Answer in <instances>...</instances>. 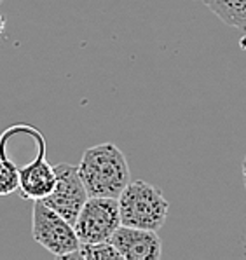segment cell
<instances>
[{
    "mask_svg": "<svg viewBox=\"0 0 246 260\" xmlns=\"http://www.w3.org/2000/svg\"><path fill=\"white\" fill-rule=\"evenodd\" d=\"M84 187L94 198H119L131 182L126 155L114 143H100L84 150L77 166Z\"/></svg>",
    "mask_w": 246,
    "mask_h": 260,
    "instance_id": "6da1fadb",
    "label": "cell"
},
{
    "mask_svg": "<svg viewBox=\"0 0 246 260\" xmlns=\"http://www.w3.org/2000/svg\"><path fill=\"white\" fill-rule=\"evenodd\" d=\"M121 223L138 229L159 231L169 211L168 199L144 180H131L117 198Z\"/></svg>",
    "mask_w": 246,
    "mask_h": 260,
    "instance_id": "7a4b0ae2",
    "label": "cell"
},
{
    "mask_svg": "<svg viewBox=\"0 0 246 260\" xmlns=\"http://www.w3.org/2000/svg\"><path fill=\"white\" fill-rule=\"evenodd\" d=\"M31 236L33 241L46 248L54 257L65 260L66 255L75 251L81 245L74 225L51 210L41 199L33 201L31 210Z\"/></svg>",
    "mask_w": 246,
    "mask_h": 260,
    "instance_id": "3957f363",
    "label": "cell"
},
{
    "mask_svg": "<svg viewBox=\"0 0 246 260\" xmlns=\"http://www.w3.org/2000/svg\"><path fill=\"white\" fill-rule=\"evenodd\" d=\"M121 225L119 203L116 198L89 196L74 222V231L81 243L110 241Z\"/></svg>",
    "mask_w": 246,
    "mask_h": 260,
    "instance_id": "277c9868",
    "label": "cell"
},
{
    "mask_svg": "<svg viewBox=\"0 0 246 260\" xmlns=\"http://www.w3.org/2000/svg\"><path fill=\"white\" fill-rule=\"evenodd\" d=\"M54 175H56V182H54L53 192L41 201H44L51 210H54L74 225L75 218L87 201L89 194H87L81 175H79L77 166H72L68 162H59L54 166Z\"/></svg>",
    "mask_w": 246,
    "mask_h": 260,
    "instance_id": "5b68a950",
    "label": "cell"
},
{
    "mask_svg": "<svg viewBox=\"0 0 246 260\" xmlns=\"http://www.w3.org/2000/svg\"><path fill=\"white\" fill-rule=\"evenodd\" d=\"M19 171V196L23 199H44L53 192L56 175L54 166H51L46 159V140L41 135L37 140L35 157L25 166H18Z\"/></svg>",
    "mask_w": 246,
    "mask_h": 260,
    "instance_id": "8992f818",
    "label": "cell"
},
{
    "mask_svg": "<svg viewBox=\"0 0 246 260\" xmlns=\"http://www.w3.org/2000/svg\"><path fill=\"white\" fill-rule=\"evenodd\" d=\"M110 243L124 260H157L162 255V241L157 231L119 225Z\"/></svg>",
    "mask_w": 246,
    "mask_h": 260,
    "instance_id": "52a82bcc",
    "label": "cell"
},
{
    "mask_svg": "<svg viewBox=\"0 0 246 260\" xmlns=\"http://www.w3.org/2000/svg\"><path fill=\"white\" fill-rule=\"evenodd\" d=\"M225 25L237 28L246 37V0H201Z\"/></svg>",
    "mask_w": 246,
    "mask_h": 260,
    "instance_id": "ba28073f",
    "label": "cell"
},
{
    "mask_svg": "<svg viewBox=\"0 0 246 260\" xmlns=\"http://www.w3.org/2000/svg\"><path fill=\"white\" fill-rule=\"evenodd\" d=\"M121 258L119 251L110 241L81 243L75 251L66 255L65 260H116Z\"/></svg>",
    "mask_w": 246,
    "mask_h": 260,
    "instance_id": "9c48e42d",
    "label": "cell"
},
{
    "mask_svg": "<svg viewBox=\"0 0 246 260\" xmlns=\"http://www.w3.org/2000/svg\"><path fill=\"white\" fill-rule=\"evenodd\" d=\"M19 189V171L9 154L0 150V198L11 196Z\"/></svg>",
    "mask_w": 246,
    "mask_h": 260,
    "instance_id": "30bf717a",
    "label": "cell"
},
{
    "mask_svg": "<svg viewBox=\"0 0 246 260\" xmlns=\"http://www.w3.org/2000/svg\"><path fill=\"white\" fill-rule=\"evenodd\" d=\"M243 183H244V189H246V155L243 159Z\"/></svg>",
    "mask_w": 246,
    "mask_h": 260,
    "instance_id": "8fae6325",
    "label": "cell"
},
{
    "mask_svg": "<svg viewBox=\"0 0 246 260\" xmlns=\"http://www.w3.org/2000/svg\"><path fill=\"white\" fill-rule=\"evenodd\" d=\"M4 28H6V19H4V16L0 14V35H2Z\"/></svg>",
    "mask_w": 246,
    "mask_h": 260,
    "instance_id": "7c38bea8",
    "label": "cell"
},
{
    "mask_svg": "<svg viewBox=\"0 0 246 260\" xmlns=\"http://www.w3.org/2000/svg\"><path fill=\"white\" fill-rule=\"evenodd\" d=\"M2 2H4V0H0V4H2Z\"/></svg>",
    "mask_w": 246,
    "mask_h": 260,
    "instance_id": "4fadbf2b",
    "label": "cell"
}]
</instances>
